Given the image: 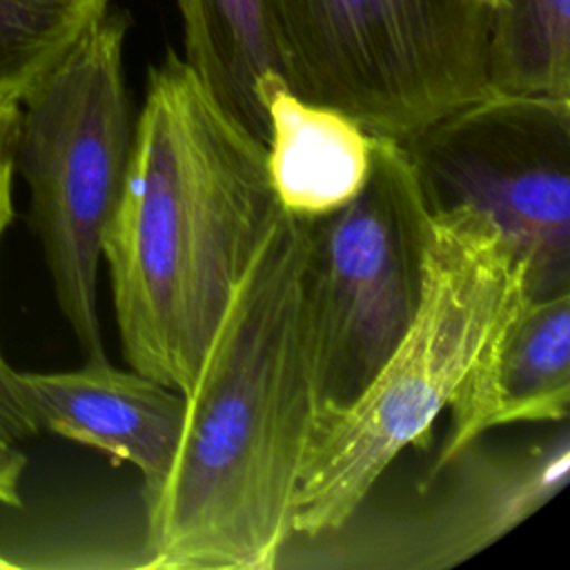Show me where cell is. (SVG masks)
Listing matches in <instances>:
<instances>
[{
	"mask_svg": "<svg viewBox=\"0 0 570 570\" xmlns=\"http://www.w3.org/2000/svg\"><path fill=\"white\" fill-rule=\"evenodd\" d=\"M432 209L401 140L372 136L361 191L309 220L307 305L321 410L352 403L410 325Z\"/></svg>",
	"mask_w": 570,
	"mask_h": 570,
	"instance_id": "obj_6",
	"label": "cell"
},
{
	"mask_svg": "<svg viewBox=\"0 0 570 570\" xmlns=\"http://www.w3.org/2000/svg\"><path fill=\"white\" fill-rule=\"evenodd\" d=\"M485 71L488 94L570 100V0H499Z\"/></svg>",
	"mask_w": 570,
	"mask_h": 570,
	"instance_id": "obj_13",
	"label": "cell"
},
{
	"mask_svg": "<svg viewBox=\"0 0 570 570\" xmlns=\"http://www.w3.org/2000/svg\"><path fill=\"white\" fill-rule=\"evenodd\" d=\"M436 474H445L448 485L430 508L401 519H383L376 525L345 521L314 537L292 534L276 566L289 554L305 552L307 559L296 566L456 568L494 546L566 488L570 474L568 421L552 423L548 434L523 448L499 452L483 448L479 439Z\"/></svg>",
	"mask_w": 570,
	"mask_h": 570,
	"instance_id": "obj_8",
	"label": "cell"
},
{
	"mask_svg": "<svg viewBox=\"0 0 570 570\" xmlns=\"http://www.w3.org/2000/svg\"><path fill=\"white\" fill-rule=\"evenodd\" d=\"M281 212L265 142L171 49L149 67L102 234L120 352L180 394Z\"/></svg>",
	"mask_w": 570,
	"mask_h": 570,
	"instance_id": "obj_2",
	"label": "cell"
},
{
	"mask_svg": "<svg viewBox=\"0 0 570 570\" xmlns=\"http://www.w3.org/2000/svg\"><path fill=\"white\" fill-rule=\"evenodd\" d=\"M483 2H485V4H488V7H490V9H494V7H497V2H499V0H483Z\"/></svg>",
	"mask_w": 570,
	"mask_h": 570,
	"instance_id": "obj_17",
	"label": "cell"
},
{
	"mask_svg": "<svg viewBox=\"0 0 570 570\" xmlns=\"http://www.w3.org/2000/svg\"><path fill=\"white\" fill-rule=\"evenodd\" d=\"M309 220L278 212L183 392L171 465L142 492L145 568L274 570L318 414Z\"/></svg>",
	"mask_w": 570,
	"mask_h": 570,
	"instance_id": "obj_1",
	"label": "cell"
},
{
	"mask_svg": "<svg viewBox=\"0 0 570 570\" xmlns=\"http://www.w3.org/2000/svg\"><path fill=\"white\" fill-rule=\"evenodd\" d=\"M127 29V13L107 9L18 100L13 167L29 185V223L85 361L107 358L98 267L134 138Z\"/></svg>",
	"mask_w": 570,
	"mask_h": 570,
	"instance_id": "obj_4",
	"label": "cell"
},
{
	"mask_svg": "<svg viewBox=\"0 0 570 570\" xmlns=\"http://www.w3.org/2000/svg\"><path fill=\"white\" fill-rule=\"evenodd\" d=\"M107 4L109 0H0V100H20Z\"/></svg>",
	"mask_w": 570,
	"mask_h": 570,
	"instance_id": "obj_14",
	"label": "cell"
},
{
	"mask_svg": "<svg viewBox=\"0 0 570 570\" xmlns=\"http://www.w3.org/2000/svg\"><path fill=\"white\" fill-rule=\"evenodd\" d=\"M298 98L407 140L488 94L483 0H263Z\"/></svg>",
	"mask_w": 570,
	"mask_h": 570,
	"instance_id": "obj_5",
	"label": "cell"
},
{
	"mask_svg": "<svg viewBox=\"0 0 570 570\" xmlns=\"http://www.w3.org/2000/svg\"><path fill=\"white\" fill-rule=\"evenodd\" d=\"M18 125V100H0V238L13 220V138ZM13 370L0 356V445L13 448L27 432L20 425L11 396Z\"/></svg>",
	"mask_w": 570,
	"mask_h": 570,
	"instance_id": "obj_15",
	"label": "cell"
},
{
	"mask_svg": "<svg viewBox=\"0 0 570 570\" xmlns=\"http://www.w3.org/2000/svg\"><path fill=\"white\" fill-rule=\"evenodd\" d=\"M11 396L27 434L51 432L129 463L142 492L167 474L185 412V399L136 370L107 358L69 372H16Z\"/></svg>",
	"mask_w": 570,
	"mask_h": 570,
	"instance_id": "obj_9",
	"label": "cell"
},
{
	"mask_svg": "<svg viewBox=\"0 0 570 570\" xmlns=\"http://www.w3.org/2000/svg\"><path fill=\"white\" fill-rule=\"evenodd\" d=\"M267 114V171L281 209L316 220L347 205L365 185L372 136L350 116L307 102L269 78L261 89Z\"/></svg>",
	"mask_w": 570,
	"mask_h": 570,
	"instance_id": "obj_11",
	"label": "cell"
},
{
	"mask_svg": "<svg viewBox=\"0 0 570 570\" xmlns=\"http://www.w3.org/2000/svg\"><path fill=\"white\" fill-rule=\"evenodd\" d=\"M11 566H13L11 561H7L4 557H0V568H11Z\"/></svg>",
	"mask_w": 570,
	"mask_h": 570,
	"instance_id": "obj_16",
	"label": "cell"
},
{
	"mask_svg": "<svg viewBox=\"0 0 570 570\" xmlns=\"http://www.w3.org/2000/svg\"><path fill=\"white\" fill-rule=\"evenodd\" d=\"M403 145L432 212L472 205L525 263L532 298L570 292V100L485 94Z\"/></svg>",
	"mask_w": 570,
	"mask_h": 570,
	"instance_id": "obj_7",
	"label": "cell"
},
{
	"mask_svg": "<svg viewBox=\"0 0 570 570\" xmlns=\"http://www.w3.org/2000/svg\"><path fill=\"white\" fill-rule=\"evenodd\" d=\"M448 407V434L425 479L494 428L568 421L570 292L530 298L492 336Z\"/></svg>",
	"mask_w": 570,
	"mask_h": 570,
	"instance_id": "obj_10",
	"label": "cell"
},
{
	"mask_svg": "<svg viewBox=\"0 0 570 570\" xmlns=\"http://www.w3.org/2000/svg\"><path fill=\"white\" fill-rule=\"evenodd\" d=\"M183 22V60L207 91L254 136L267 138L263 85L283 60L263 0H176Z\"/></svg>",
	"mask_w": 570,
	"mask_h": 570,
	"instance_id": "obj_12",
	"label": "cell"
},
{
	"mask_svg": "<svg viewBox=\"0 0 570 570\" xmlns=\"http://www.w3.org/2000/svg\"><path fill=\"white\" fill-rule=\"evenodd\" d=\"M532 298L528 269L472 205L432 212L419 307L363 392L316 414L292 505V534L343 525L410 445H430L492 336Z\"/></svg>",
	"mask_w": 570,
	"mask_h": 570,
	"instance_id": "obj_3",
	"label": "cell"
}]
</instances>
